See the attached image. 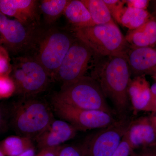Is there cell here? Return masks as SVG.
Masks as SVG:
<instances>
[{"label": "cell", "mask_w": 156, "mask_h": 156, "mask_svg": "<svg viewBox=\"0 0 156 156\" xmlns=\"http://www.w3.org/2000/svg\"><path fill=\"white\" fill-rule=\"evenodd\" d=\"M91 77L99 85L105 98L112 101L121 119L129 108L128 89L131 75L126 55L94 56Z\"/></svg>", "instance_id": "cell-1"}, {"label": "cell", "mask_w": 156, "mask_h": 156, "mask_svg": "<svg viewBox=\"0 0 156 156\" xmlns=\"http://www.w3.org/2000/svg\"><path fill=\"white\" fill-rule=\"evenodd\" d=\"M75 38L71 29L38 26L29 50L33 53L30 56L35 58L44 68L50 80H54L58 68Z\"/></svg>", "instance_id": "cell-2"}, {"label": "cell", "mask_w": 156, "mask_h": 156, "mask_svg": "<svg viewBox=\"0 0 156 156\" xmlns=\"http://www.w3.org/2000/svg\"><path fill=\"white\" fill-rule=\"evenodd\" d=\"M71 30L76 37L92 49L95 56L126 55L131 46L114 22Z\"/></svg>", "instance_id": "cell-3"}, {"label": "cell", "mask_w": 156, "mask_h": 156, "mask_svg": "<svg viewBox=\"0 0 156 156\" xmlns=\"http://www.w3.org/2000/svg\"><path fill=\"white\" fill-rule=\"evenodd\" d=\"M53 99L82 109L101 111L113 115L114 113L97 82L89 76L61 86Z\"/></svg>", "instance_id": "cell-4"}, {"label": "cell", "mask_w": 156, "mask_h": 156, "mask_svg": "<svg viewBox=\"0 0 156 156\" xmlns=\"http://www.w3.org/2000/svg\"><path fill=\"white\" fill-rule=\"evenodd\" d=\"M54 119L51 109L44 101L29 99L17 104L12 116V125L19 136L36 139Z\"/></svg>", "instance_id": "cell-5"}, {"label": "cell", "mask_w": 156, "mask_h": 156, "mask_svg": "<svg viewBox=\"0 0 156 156\" xmlns=\"http://www.w3.org/2000/svg\"><path fill=\"white\" fill-rule=\"evenodd\" d=\"M11 73L15 92L27 98L44 91L50 80L44 68L35 58L28 55L15 58Z\"/></svg>", "instance_id": "cell-6"}, {"label": "cell", "mask_w": 156, "mask_h": 156, "mask_svg": "<svg viewBox=\"0 0 156 156\" xmlns=\"http://www.w3.org/2000/svg\"><path fill=\"white\" fill-rule=\"evenodd\" d=\"M94 56L92 49L76 37L58 68L54 80L58 81L62 86L83 77Z\"/></svg>", "instance_id": "cell-7"}, {"label": "cell", "mask_w": 156, "mask_h": 156, "mask_svg": "<svg viewBox=\"0 0 156 156\" xmlns=\"http://www.w3.org/2000/svg\"><path fill=\"white\" fill-rule=\"evenodd\" d=\"M52 104L56 115L77 131L102 129L117 121L113 115L101 111L78 108L54 99H52Z\"/></svg>", "instance_id": "cell-8"}, {"label": "cell", "mask_w": 156, "mask_h": 156, "mask_svg": "<svg viewBox=\"0 0 156 156\" xmlns=\"http://www.w3.org/2000/svg\"><path fill=\"white\" fill-rule=\"evenodd\" d=\"M38 27L9 19L0 12V42L13 53L29 51Z\"/></svg>", "instance_id": "cell-9"}, {"label": "cell", "mask_w": 156, "mask_h": 156, "mask_svg": "<svg viewBox=\"0 0 156 156\" xmlns=\"http://www.w3.org/2000/svg\"><path fill=\"white\" fill-rule=\"evenodd\" d=\"M131 121L120 119L101 129L88 141L87 156H112L128 130Z\"/></svg>", "instance_id": "cell-10"}, {"label": "cell", "mask_w": 156, "mask_h": 156, "mask_svg": "<svg viewBox=\"0 0 156 156\" xmlns=\"http://www.w3.org/2000/svg\"><path fill=\"white\" fill-rule=\"evenodd\" d=\"M39 1L0 0V12L25 24L38 26Z\"/></svg>", "instance_id": "cell-11"}, {"label": "cell", "mask_w": 156, "mask_h": 156, "mask_svg": "<svg viewBox=\"0 0 156 156\" xmlns=\"http://www.w3.org/2000/svg\"><path fill=\"white\" fill-rule=\"evenodd\" d=\"M126 57L131 75L136 76L156 73V50L152 48H135L130 46Z\"/></svg>", "instance_id": "cell-12"}, {"label": "cell", "mask_w": 156, "mask_h": 156, "mask_svg": "<svg viewBox=\"0 0 156 156\" xmlns=\"http://www.w3.org/2000/svg\"><path fill=\"white\" fill-rule=\"evenodd\" d=\"M77 130L69 123L54 119L50 126L36 139L40 149L61 145L73 138Z\"/></svg>", "instance_id": "cell-13"}, {"label": "cell", "mask_w": 156, "mask_h": 156, "mask_svg": "<svg viewBox=\"0 0 156 156\" xmlns=\"http://www.w3.org/2000/svg\"><path fill=\"white\" fill-rule=\"evenodd\" d=\"M126 134L132 149L156 145V132L149 117L142 116L131 121Z\"/></svg>", "instance_id": "cell-14"}, {"label": "cell", "mask_w": 156, "mask_h": 156, "mask_svg": "<svg viewBox=\"0 0 156 156\" xmlns=\"http://www.w3.org/2000/svg\"><path fill=\"white\" fill-rule=\"evenodd\" d=\"M128 94L134 113L147 112L150 102L151 89L145 75L136 76L131 80Z\"/></svg>", "instance_id": "cell-15"}, {"label": "cell", "mask_w": 156, "mask_h": 156, "mask_svg": "<svg viewBox=\"0 0 156 156\" xmlns=\"http://www.w3.org/2000/svg\"><path fill=\"white\" fill-rule=\"evenodd\" d=\"M125 37L131 47L154 48L156 46V15H152L139 28L129 30Z\"/></svg>", "instance_id": "cell-16"}, {"label": "cell", "mask_w": 156, "mask_h": 156, "mask_svg": "<svg viewBox=\"0 0 156 156\" xmlns=\"http://www.w3.org/2000/svg\"><path fill=\"white\" fill-rule=\"evenodd\" d=\"M63 14L73 28H83L95 25L89 10L81 0L69 1Z\"/></svg>", "instance_id": "cell-17"}, {"label": "cell", "mask_w": 156, "mask_h": 156, "mask_svg": "<svg viewBox=\"0 0 156 156\" xmlns=\"http://www.w3.org/2000/svg\"><path fill=\"white\" fill-rule=\"evenodd\" d=\"M151 16L147 10L125 7L121 14L119 23L129 30H134L142 26Z\"/></svg>", "instance_id": "cell-18"}, {"label": "cell", "mask_w": 156, "mask_h": 156, "mask_svg": "<svg viewBox=\"0 0 156 156\" xmlns=\"http://www.w3.org/2000/svg\"><path fill=\"white\" fill-rule=\"evenodd\" d=\"M33 147L32 140L19 135L9 136L0 143V147L6 156H17Z\"/></svg>", "instance_id": "cell-19"}, {"label": "cell", "mask_w": 156, "mask_h": 156, "mask_svg": "<svg viewBox=\"0 0 156 156\" xmlns=\"http://www.w3.org/2000/svg\"><path fill=\"white\" fill-rule=\"evenodd\" d=\"M68 0H43L39 2V11L48 25H51L63 14Z\"/></svg>", "instance_id": "cell-20"}, {"label": "cell", "mask_w": 156, "mask_h": 156, "mask_svg": "<svg viewBox=\"0 0 156 156\" xmlns=\"http://www.w3.org/2000/svg\"><path fill=\"white\" fill-rule=\"evenodd\" d=\"M89 10L95 24L114 22L103 0H81Z\"/></svg>", "instance_id": "cell-21"}, {"label": "cell", "mask_w": 156, "mask_h": 156, "mask_svg": "<svg viewBox=\"0 0 156 156\" xmlns=\"http://www.w3.org/2000/svg\"><path fill=\"white\" fill-rule=\"evenodd\" d=\"M88 141L82 144L63 147L58 156H87Z\"/></svg>", "instance_id": "cell-22"}, {"label": "cell", "mask_w": 156, "mask_h": 156, "mask_svg": "<svg viewBox=\"0 0 156 156\" xmlns=\"http://www.w3.org/2000/svg\"><path fill=\"white\" fill-rule=\"evenodd\" d=\"M14 81L9 76H0V98H7L15 92Z\"/></svg>", "instance_id": "cell-23"}, {"label": "cell", "mask_w": 156, "mask_h": 156, "mask_svg": "<svg viewBox=\"0 0 156 156\" xmlns=\"http://www.w3.org/2000/svg\"><path fill=\"white\" fill-rule=\"evenodd\" d=\"M106 4L112 18L119 23L120 16L124 9L125 1L120 0H103Z\"/></svg>", "instance_id": "cell-24"}, {"label": "cell", "mask_w": 156, "mask_h": 156, "mask_svg": "<svg viewBox=\"0 0 156 156\" xmlns=\"http://www.w3.org/2000/svg\"><path fill=\"white\" fill-rule=\"evenodd\" d=\"M11 69L12 66L10 63L8 50L0 46V76H9Z\"/></svg>", "instance_id": "cell-25"}, {"label": "cell", "mask_w": 156, "mask_h": 156, "mask_svg": "<svg viewBox=\"0 0 156 156\" xmlns=\"http://www.w3.org/2000/svg\"><path fill=\"white\" fill-rule=\"evenodd\" d=\"M132 148L126 133L112 156H129Z\"/></svg>", "instance_id": "cell-26"}, {"label": "cell", "mask_w": 156, "mask_h": 156, "mask_svg": "<svg viewBox=\"0 0 156 156\" xmlns=\"http://www.w3.org/2000/svg\"><path fill=\"white\" fill-rule=\"evenodd\" d=\"M63 146L60 145L42 149L35 156H58Z\"/></svg>", "instance_id": "cell-27"}, {"label": "cell", "mask_w": 156, "mask_h": 156, "mask_svg": "<svg viewBox=\"0 0 156 156\" xmlns=\"http://www.w3.org/2000/svg\"><path fill=\"white\" fill-rule=\"evenodd\" d=\"M128 7H132L135 9L147 10L150 1L147 0H128L125 1Z\"/></svg>", "instance_id": "cell-28"}, {"label": "cell", "mask_w": 156, "mask_h": 156, "mask_svg": "<svg viewBox=\"0 0 156 156\" xmlns=\"http://www.w3.org/2000/svg\"><path fill=\"white\" fill-rule=\"evenodd\" d=\"M151 98L150 102L147 112H154L156 110V82L151 87Z\"/></svg>", "instance_id": "cell-29"}, {"label": "cell", "mask_w": 156, "mask_h": 156, "mask_svg": "<svg viewBox=\"0 0 156 156\" xmlns=\"http://www.w3.org/2000/svg\"><path fill=\"white\" fill-rule=\"evenodd\" d=\"M141 156H156V145L144 148Z\"/></svg>", "instance_id": "cell-30"}, {"label": "cell", "mask_w": 156, "mask_h": 156, "mask_svg": "<svg viewBox=\"0 0 156 156\" xmlns=\"http://www.w3.org/2000/svg\"><path fill=\"white\" fill-rule=\"evenodd\" d=\"M35 150L34 147H33L26 151L24 152L17 156H35Z\"/></svg>", "instance_id": "cell-31"}, {"label": "cell", "mask_w": 156, "mask_h": 156, "mask_svg": "<svg viewBox=\"0 0 156 156\" xmlns=\"http://www.w3.org/2000/svg\"><path fill=\"white\" fill-rule=\"evenodd\" d=\"M152 113V114L149 117L150 119L152 125L153 126L156 132V110Z\"/></svg>", "instance_id": "cell-32"}, {"label": "cell", "mask_w": 156, "mask_h": 156, "mask_svg": "<svg viewBox=\"0 0 156 156\" xmlns=\"http://www.w3.org/2000/svg\"><path fill=\"white\" fill-rule=\"evenodd\" d=\"M5 115L2 110L0 108V129L2 127L5 123Z\"/></svg>", "instance_id": "cell-33"}, {"label": "cell", "mask_w": 156, "mask_h": 156, "mask_svg": "<svg viewBox=\"0 0 156 156\" xmlns=\"http://www.w3.org/2000/svg\"><path fill=\"white\" fill-rule=\"evenodd\" d=\"M0 156H5V154L3 152V151H2V149L0 147Z\"/></svg>", "instance_id": "cell-34"}, {"label": "cell", "mask_w": 156, "mask_h": 156, "mask_svg": "<svg viewBox=\"0 0 156 156\" xmlns=\"http://www.w3.org/2000/svg\"><path fill=\"white\" fill-rule=\"evenodd\" d=\"M151 76L152 78L156 82V73Z\"/></svg>", "instance_id": "cell-35"}, {"label": "cell", "mask_w": 156, "mask_h": 156, "mask_svg": "<svg viewBox=\"0 0 156 156\" xmlns=\"http://www.w3.org/2000/svg\"><path fill=\"white\" fill-rule=\"evenodd\" d=\"M155 10H156V1H155Z\"/></svg>", "instance_id": "cell-36"}, {"label": "cell", "mask_w": 156, "mask_h": 156, "mask_svg": "<svg viewBox=\"0 0 156 156\" xmlns=\"http://www.w3.org/2000/svg\"><path fill=\"white\" fill-rule=\"evenodd\" d=\"M154 49H155V50H156V46L154 47Z\"/></svg>", "instance_id": "cell-37"}]
</instances>
